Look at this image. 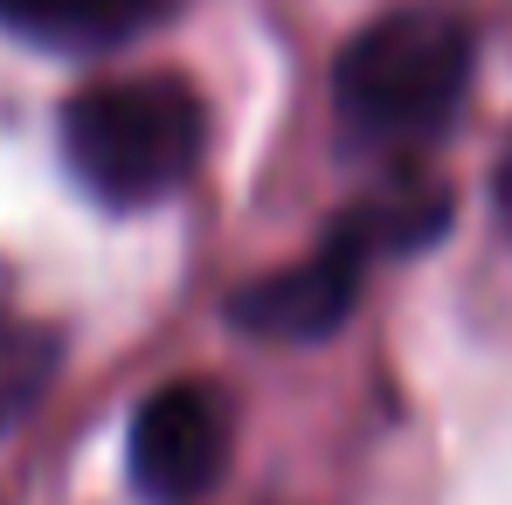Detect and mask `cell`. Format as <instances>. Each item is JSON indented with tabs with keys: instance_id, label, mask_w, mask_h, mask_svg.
I'll use <instances>...</instances> for the list:
<instances>
[{
	"instance_id": "cell-3",
	"label": "cell",
	"mask_w": 512,
	"mask_h": 505,
	"mask_svg": "<svg viewBox=\"0 0 512 505\" xmlns=\"http://www.w3.org/2000/svg\"><path fill=\"white\" fill-rule=\"evenodd\" d=\"M208 153V111L180 77L90 84L63 104V160L104 208H153L180 194Z\"/></svg>"
},
{
	"instance_id": "cell-2",
	"label": "cell",
	"mask_w": 512,
	"mask_h": 505,
	"mask_svg": "<svg viewBox=\"0 0 512 505\" xmlns=\"http://www.w3.org/2000/svg\"><path fill=\"white\" fill-rule=\"evenodd\" d=\"M450 222V194L429 180H395L367 201H353L340 222L319 236V250L298 256L291 270L256 277L250 291L229 305V319L256 339H284V346H312V339L340 333L346 312L360 305V284L381 256L423 250Z\"/></svg>"
},
{
	"instance_id": "cell-7",
	"label": "cell",
	"mask_w": 512,
	"mask_h": 505,
	"mask_svg": "<svg viewBox=\"0 0 512 505\" xmlns=\"http://www.w3.org/2000/svg\"><path fill=\"white\" fill-rule=\"evenodd\" d=\"M499 208H506V222H512V146H506V160H499Z\"/></svg>"
},
{
	"instance_id": "cell-5",
	"label": "cell",
	"mask_w": 512,
	"mask_h": 505,
	"mask_svg": "<svg viewBox=\"0 0 512 505\" xmlns=\"http://www.w3.org/2000/svg\"><path fill=\"white\" fill-rule=\"evenodd\" d=\"M180 0H0V28L42 49H118L160 28Z\"/></svg>"
},
{
	"instance_id": "cell-6",
	"label": "cell",
	"mask_w": 512,
	"mask_h": 505,
	"mask_svg": "<svg viewBox=\"0 0 512 505\" xmlns=\"http://www.w3.org/2000/svg\"><path fill=\"white\" fill-rule=\"evenodd\" d=\"M56 367H63V339L49 333L42 319L0 305V429L21 422L42 395H49Z\"/></svg>"
},
{
	"instance_id": "cell-4",
	"label": "cell",
	"mask_w": 512,
	"mask_h": 505,
	"mask_svg": "<svg viewBox=\"0 0 512 505\" xmlns=\"http://www.w3.org/2000/svg\"><path fill=\"white\" fill-rule=\"evenodd\" d=\"M222 464H229V409L208 381H173L160 395H146V409L125 429L132 492L153 505L208 499Z\"/></svg>"
},
{
	"instance_id": "cell-1",
	"label": "cell",
	"mask_w": 512,
	"mask_h": 505,
	"mask_svg": "<svg viewBox=\"0 0 512 505\" xmlns=\"http://www.w3.org/2000/svg\"><path fill=\"white\" fill-rule=\"evenodd\" d=\"M478 70V35L457 7L409 0L374 14L333 63V111L360 153H423L464 111Z\"/></svg>"
}]
</instances>
